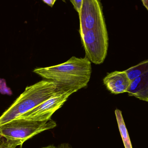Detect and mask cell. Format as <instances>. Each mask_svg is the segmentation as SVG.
I'll use <instances>...</instances> for the list:
<instances>
[{"label": "cell", "instance_id": "6da1fadb", "mask_svg": "<svg viewBox=\"0 0 148 148\" xmlns=\"http://www.w3.org/2000/svg\"><path fill=\"white\" fill-rule=\"evenodd\" d=\"M33 72L45 80L53 82L61 89L76 92L87 87L91 77L92 67L86 57L73 56L61 64L36 68Z\"/></svg>", "mask_w": 148, "mask_h": 148}, {"label": "cell", "instance_id": "7a4b0ae2", "mask_svg": "<svg viewBox=\"0 0 148 148\" xmlns=\"http://www.w3.org/2000/svg\"><path fill=\"white\" fill-rule=\"evenodd\" d=\"M61 90L56 83L46 80L27 87L0 116V126L28 112Z\"/></svg>", "mask_w": 148, "mask_h": 148}, {"label": "cell", "instance_id": "3957f363", "mask_svg": "<svg viewBox=\"0 0 148 148\" xmlns=\"http://www.w3.org/2000/svg\"><path fill=\"white\" fill-rule=\"evenodd\" d=\"M57 126L56 122L50 119L44 121L15 119L0 126V139L12 148L22 147L24 142L35 136Z\"/></svg>", "mask_w": 148, "mask_h": 148}, {"label": "cell", "instance_id": "277c9868", "mask_svg": "<svg viewBox=\"0 0 148 148\" xmlns=\"http://www.w3.org/2000/svg\"><path fill=\"white\" fill-rule=\"evenodd\" d=\"M85 57L90 62L101 64L108 53L109 38L106 26L88 30L81 36Z\"/></svg>", "mask_w": 148, "mask_h": 148}, {"label": "cell", "instance_id": "5b68a950", "mask_svg": "<svg viewBox=\"0 0 148 148\" xmlns=\"http://www.w3.org/2000/svg\"><path fill=\"white\" fill-rule=\"evenodd\" d=\"M75 93L72 90H60L47 101L16 119L37 121L49 120Z\"/></svg>", "mask_w": 148, "mask_h": 148}, {"label": "cell", "instance_id": "8992f818", "mask_svg": "<svg viewBox=\"0 0 148 148\" xmlns=\"http://www.w3.org/2000/svg\"><path fill=\"white\" fill-rule=\"evenodd\" d=\"M79 17L80 36L88 30L106 25L102 6L98 0H83Z\"/></svg>", "mask_w": 148, "mask_h": 148}, {"label": "cell", "instance_id": "52a82bcc", "mask_svg": "<svg viewBox=\"0 0 148 148\" xmlns=\"http://www.w3.org/2000/svg\"><path fill=\"white\" fill-rule=\"evenodd\" d=\"M131 82L124 71L111 72L103 79V83L107 89L114 94L127 93Z\"/></svg>", "mask_w": 148, "mask_h": 148}, {"label": "cell", "instance_id": "ba28073f", "mask_svg": "<svg viewBox=\"0 0 148 148\" xmlns=\"http://www.w3.org/2000/svg\"><path fill=\"white\" fill-rule=\"evenodd\" d=\"M127 93L130 96L148 102V72L131 81Z\"/></svg>", "mask_w": 148, "mask_h": 148}, {"label": "cell", "instance_id": "9c48e42d", "mask_svg": "<svg viewBox=\"0 0 148 148\" xmlns=\"http://www.w3.org/2000/svg\"><path fill=\"white\" fill-rule=\"evenodd\" d=\"M115 114L119 131H120L125 148H133L121 111L119 109H116L115 111Z\"/></svg>", "mask_w": 148, "mask_h": 148}, {"label": "cell", "instance_id": "30bf717a", "mask_svg": "<svg viewBox=\"0 0 148 148\" xmlns=\"http://www.w3.org/2000/svg\"><path fill=\"white\" fill-rule=\"evenodd\" d=\"M128 77L132 81L148 72V59L131 67L125 71Z\"/></svg>", "mask_w": 148, "mask_h": 148}, {"label": "cell", "instance_id": "8fae6325", "mask_svg": "<svg viewBox=\"0 0 148 148\" xmlns=\"http://www.w3.org/2000/svg\"><path fill=\"white\" fill-rule=\"evenodd\" d=\"M83 1V0H73L70 1L73 6L74 8L75 9L77 12L78 14H80L82 10V6Z\"/></svg>", "mask_w": 148, "mask_h": 148}, {"label": "cell", "instance_id": "7c38bea8", "mask_svg": "<svg viewBox=\"0 0 148 148\" xmlns=\"http://www.w3.org/2000/svg\"><path fill=\"white\" fill-rule=\"evenodd\" d=\"M42 1L45 3L47 4L49 6L52 8L54 5L56 1V0H43Z\"/></svg>", "mask_w": 148, "mask_h": 148}, {"label": "cell", "instance_id": "4fadbf2b", "mask_svg": "<svg viewBox=\"0 0 148 148\" xmlns=\"http://www.w3.org/2000/svg\"><path fill=\"white\" fill-rule=\"evenodd\" d=\"M57 148H72L71 146L68 143H64L60 144Z\"/></svg>", "mask_w": 148, "mask_h": 148}, {"label": "cell", "instance_id": "5bb4252c", "mask_svg": "<svg viewBox=\"0 0 148 148\" xmlns=\"http://www.w3.org/2000/svg\"><path fill=\"white\" fill-rule=\"evenodd\" d=\"M21 147L20 148H21ZM0 148H14L10 147L9 146H8V145L4 143V142H2L1 143H0Z\"/></svg>", "mask_w": 148, "mask_h": 148}, {"label": "cell", "instance_id": "9a60e30c", "mask_svg": "<svg viewBox=\"0 0 148 148\" xmlns=\"http://www.w3.org/2000/svg\"><path fill=\"white\" fill-rule=\"evenodd\" d=\"M142 2L144 5V7L147 9L148 10V0H142Z\"/></svg>", "mask_w": 148, "mask_h": 148}, {"label": "cell", "instance_id": "2e32d148", "mask_svg": "<svg viewBox=\"0 0 148 148\" xmlns=\"http://www.w3.org/2000/svg\"><path fill=\"white\" fill-rule=\"evenodd\" d=\"M41 148H57V147H55V146H54V145H51L47 146V147H43Z\"/></svg>", "mask_w": 148, "mask_h": 148}]
</instances>
